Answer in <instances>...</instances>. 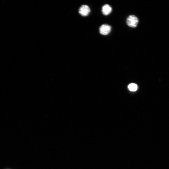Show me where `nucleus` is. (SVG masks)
I'll return each mask as SVG.
<instances>
[{"label": "nucleus", "mask_w": 169, "mask_h": 169, "mask_svg": "<svg viewBox=\"0 0 169 169\" xmlns=\"http://www.w3.org/2000/svg\"><path fill=\"white\" fill-rule=\"evenodd\" d=\"M139 22L137 17L134 15H131L128 16L127 19L126 23L128 26L132 28L137 27Z\"/></svg>", "instance_id": "1"}, {"label": "nucleus", "mask_w": 169, "mask_h": 169, "mask_svg": "<svg viewBox=\"0 0 169 169\" xmlns=\"http://www.w3.org/2000/svg\"><path fill=\"white\" fill-rule=\"evenodd\" d=\"M111 31V27L110 25L105 24L102 25L99 29L100 34L103 35H108Z\"/></svg>", "instance_id": "2"}, {"label": "nucleus", "mask_w": 169, "mask_h": 169, "mask_svg": "<svg viewBox=\"0 0 169 169\" xmlns=\"http://www.w3.org/2000/svg\"><path fill=\"white\" fill-rule=\"evenodd\" d=\"M91 12L90 7L88 5H83L80 7L79 12L81 15L86 16L89 15Z\"/></svg>", "instance_id": "3"}, {"label": "nucleus", "mask_w": 169, "mask_h": 169, "mask_svg": "<svg viewBox=\"0 0 169 169\" xmlns=\"http://www.w3.org/2000/svg\"><path fill=\"white\" fill-rule=\"evenodd\" d=\"M102 12L105 16H108L111 13L112 11V7L108 4H106L102 7Z\"/></svg>", "instance_id": "4"}, {"label": "nucleus", "mask_w": 169, "mask_h": 169, "mask_svg": "<svg viewBox=\"0 0 169 169\" xmlns=\"http://www.w3.org/2000/svg\"><path fill=\"white\" fill-rule=\"evenodd\" d=\"M128 89L131 91H135L138 89V86L136 84L132 83L129 84L128 86Z\"/></svg>", "instance_id": "5"}]
</instances>
